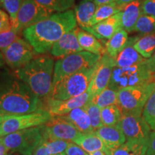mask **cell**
<instances>
[{
  "label": "cell",
  "mask_w": 155,
  "mask_h": 155,
  "mask_svg": "<svg viewBox=\"0 0 155 155\" xmlns=\"http://www.w3.org/2000/svg\"><path fill=\"white\" fill-rule=\"evenodd\" d=\"M84 108L91 120V123L94 131L104 126L101 117V108L91 101H89L84 106Z\"/></svg>",
  "instance_id": "836d02e7"
},
{
  "label": "cell",
  "mask_w": 155,
  "mask_h": 155,
  "mask_svg": "<svg viewBox=\"0 0 155 155\" xmlns=\"http://www.w3.org/2000/svg\"><path fill=\"white\" fill-rule=\"evenodd\" d=\"M42 142L50 155L65 152L71 143L70 141L65 140H46L44 138Z\"/></svg>",
  "instance_id": "e575fe53"
},
{
  "label": "cell",
  "mask_w": 155,
  "mask_h": 155,
  "mask_svg": "<svg viewBox=\"0 0 155 155\" xmlns=\"http://www.w3.org/2000/svg\"><path fill=\"white\" fill-rule=\"evenodd\" d=\"M5 65L16 71L34 59L35 54L32 46L25 39L19 38L9 47L2 50Z\"/></svg>",
  "instance_id": "8fae6325"
},
{
  "label": "cell",
  "mask_w": 155,
  "mask_h": 155,
  "mask_svg": "<svg viewBox=\"0 0 155 155\" xmlns=\"http://www.w3.org/2000/svg\"><path fill=\"white\" fill-rule=\"evenodd\" d=\"M138 38H129L127 46L114 59L115 67L128 68L142 63L144 58L134 48V43Z\"/></svg>",
  "instance_id": "44dd1931"
},
{
  "label": "cell",
  "mask_w": 155,
  "mask_h": 155,
  "mask_svg": "<svg viewBox=\"0 0 155 155\" xmlns=\"http://www.w3.org/2000/svg\"><path fill=\"white\" fill-rule=\"evenodd\" d=\"M96 65L65 78L54 85L49 98L65 101L81 96L88 91Z\"/></svg>",
  "instance_id": "5b68a950"
},
{
  "label": "cell",
  "mask_w": 155,
  "mask_h": 155,
  "mask_svg": "<svg viewBox=\"0 0 155 155\" xmlns=\"http://www.w3.org/2000/svg\"><path fill=\"white\" fill-rule=\"evenodd\" d=\"M155 90V82L120 89L117 93V105L123 114L141 116L143 109Z\"/></svg>",
  "instance_id": "277c9868"
},
{
  "label": "cell",
  "mask_w": 155,
  "mask_h": 155,
  "mask_svg": "<svg viewBox=\"0 0 155 155\" xmlns=\"http://www.w3.org/2000/svg\"><path fill=\"white\" fill-rule=\"evenodd\" d=\"M153 73L147 65L146 59L142 63L131 67H114L108 88L114 91L151 82Z\"/></svg>",
  "instance_id": "ba28073f"
},
{
  "label": "cell",
  "mask_w": 155,
  "mask_h": 155,
  "mask_svg": "<svg viewBox=\"0 0 155 155\" xmlns=\"http://www.w3.org/2000/svg\"><path fill=\"white\" fill-rule=\"evenodd\" d=\"M51 118V114L43 108L33 113L12 116L0 124V138L29 128L44 125Z\"/></svg>",
  "instance_id": "9c48e42d"
},
{
  "label": "cell",
  "mask_w": 155,
  "mask_h": 155,
  "mask_svg": "<svg viewBox=\"0 0 155 155\" xmlns=\"http://www.w3.org/2000/svg\"><path fill=\"white\" fill-rule=\"evenodd\" d=\"M91 98V96L88 91L81 96L65 101L48 98L45 99V107L44 109L49 112L52 116H64L75 108L84 107L90 101Z\"/></svg>",
  "instance_id": "9a60e30c"
},
{
  "label": "cell",
  "mask_w": 155,
  "mask_h": 155,
  "mask_svg": "<svg viewBox=\"0 0 155 155\" xmlns=\"http://www.w3.org/2000/svg\"><path fill=\"white\" fill-rule=\"evenodd\" d=\"M134 48L145 59L150 58L155 50V32L138 38Z\"/></svg>",
  "instance_id": "83f0119b"
},
{
  "label": "cell",
  "mask_w": 155,
  "mask_h": 155,
  "mask_svg": "<svg viewBox=\"0 0 155 155\" xmlns=\"http://www.w3.org/2000/svg\"><path fill=\"white\" fill-rule=\"evenodd\" d=\"M24 0H3L2 7L7 11L12 25L16 20L17 14Z\"/></svg>",
  "instance_id": "d590c367"
},
{
  "label": "cell",
  "mask_w": 155,
  "mask_h": 155,
  "mask_svg": "<svg viewBox=\"0 0 155 155\" xmlns=\"http://www.w3.org/2000/svg\"><path fill=\"white\" fill-rule=\"evenodd\" d=\"M114 67L115 61L114 58L107 54L101 56L97 63L96 71L88 89L91 97L108 88Z\"/></svg>",
  "instance_id": "4fadbf2b"
},
{
  "label": "cell",
  "mask_w": 155,
  "mask_h": 155,
  "mask_svg": "<svg viewBox=\"0 0 155 155\" xmlns=\"http://www.w3.org/2000/svg\"><path fill=\"white\" fill-rule=\"evenodd\" d=\"M40 99L8 68L0 67V111L22 115L41 109Z\"/></svg>",
  "instance_id": "6da1fadb"
},
{
  "label": "cell",
  "mask_w": 155,
  "mask_h": 155,
  "mask_svg": "<svg viewBox=\"0 0 155 155\" xmlns=\"http://www.w3.org/2000/svg\"><path fill=\"white\" fill-rule=\"evenodd\" d=\"M105 144L106 149L114 150L121 146L127 141L123 131L117 124L103 126L94 131Z\"/></svg>",
  "instance_id": "e0dca14e"
},
{
  "label": "cell",
  "mask_w": 155,
  "mask_h": 155,
  "mask_svg": "<svg viewBox=\"0 0 155 155\" xmlns=\"http://www.w3.org/2000/svg\"><path fill=\"white\" fill-rule=\"evenodd\" d=\"M142 14L155 17V0H143Z\"/></svg>",
  "instance_id": "f35d334b"
},
{
  "label": "cell",
  "mask_w": 155,
  "mask_h": 155,
  "mask_svg": "<svg viewBox=\"0 0 155 155\" xmlns=\"http://www.w3.org/2000/svg\"><path fill=\"white\" fill-rule=\"evenodd\" d=\"M12 30L9 16L7 12L0 9V33Z\"/></svg>",
  "instance_id": "74e56055"
},
{
  "label": "cell",
  "mask_w": 155,
  "mask_h": 155,
  "mask_svg": "<svg viewBox=\"0 0 155 155\" xmlns=\"http://www.w3.org/2000/svg\"><path fill=\"white\" fill-rule=\"evenodd\" d=\"M129 39L127 31L124 29L119 30L106 42V54L115 59L116 56L127 46Z\"/></svg>",
  "instance_id": "d4e9b609"
},
{
  "label": "cell",
  "mask_w": 155,
  "mask_h": 155,
  "mask_svg": "<svg viewBox=\"0 0 155 155\" xmlns=\"http://www.w3.org/2000/svg\"><path fill=\"white\" fill-rule=\"evenodd\" d=\"M101 117L104 126H114L122 117L121 108L118 105H111L101 109Z\"/></svg>",
  "instance_id": "f546056e"
},
{
  "label": "cell",
  "mask_w": 155,
  "mask_h": 155,
  "mask_svg": "<svg viewBox=\"0 0 155 155\" xmlns=\"http://www.w3.org/2000/svg\"><path fill=\"white\" fill-rule=\"evenodd\" d=\"M8 150L4 145L0 142V155H6L8 153Z\"/></svg>",
  "instance_id": "bcb514c9"
},
{
  "label": "cell",
  "mask_w": 155,
  "mask_h": 155,
  "mask_svg": "<svg viewBox=\"0 0 155 155\" xmlns=\"http://www.w3.org/2000/svg\"><path fill=\"white\" fill-rule=\"evenodd\" d=\"M141 116L150 129L155 131V90L145 104Z\"/></svg>",
  "instance_id": "d6a6232c"
},
{
  "label": "cell",
  "mask_w": 155,
  "mask_h": 155,
  "mask_svg": "<svg viewBox=\"0 0 155 155\" xmlns=\"http://www.w3.org/2000/svg\"><path fill=\"white\" fill-rule=\"evenodd\" d=\"M146 63H147V65H148L149 68H150V71L154 74L155 73V50L150 58L146 59Z\"/></svg>",
  "instance_id": "b9f144b4"
},
{
  "label": "cell",
  "mask_w": 155,
  "mask_h": 155,
  "mask_svg": "<svg viewBox=\"0 0 155 155\" xmlns=\"http://www.w3.org/2000/svg\"><path fill=\"white\" fill-rule=\"evenodd\" d=\"M117 125L123 131L127 141L149 139L150 127L142 116L123 114Z\"/></svg>",
  "instance_id": "5bb4252c"
},
{
  "label": "cell",
  "mask_w": 155,
  "mask_h": 155,
  "mask_svg": "<svg viewBox=\"0 0 155 155\" xmlns=\"http://www.w3.org/2000/svg\"><path fill=\"white\" fill-rule=\"evenodd\" d=\"M20 38L19 34L12 30L0 33V50H2Z\"/></svg>",
  "instance_id": "8d00e7d4"
},
{
  "label": "cell",
  "mask_w": 155,
  "mask_h": 155,
  "mask_svg": "<svg viewBox=\"0 0 155 155\" xmlns=\"http://www.w3.org/2000/svg\"><path fill=\"white\" fill-rule=\"evenodd\" d=\"M2 3H3V0H0V7H2Z\"/></svg>",
  "instance_id": "816d5d0a"
},
{
  "label": "cell",
  "mask_w": 155,
  "mask_h": 155,
  "mask_svg": "<svg viewBox=\"0 0 155 155\" xmlns=\"http://www.w3.org/2000/svg\"><path fill=\"white\" fill-rule=\"evenodd\" d=\"M54 155H65V153H61V154H54Z\"/></svg>",
  "instance_id": "f5cc1de1"
},
{
  "label": "cell",
  "mask_w": 155,
  "mask_h": 155,
  "mask_svg": "<svg viewBox=\"0 0 155 155\" xmlns=\"http://www.w3.org/2000/svg\"><path fill=\"white\" fill-rule=\"evenodd\" d=\"M70 122L61 116H52L44 124L43 138L46 140H65L74 142L81 134Z\"/></svg>",
  "instance_id": "7c38bea8"
},
{
  "label": "cell",
  "mask_w": 155,
  "mask_h": 155,
  "mask_svg": "<svg viewBox=\"0 0 155 155\" xmlns=\"http://www.w3.org/2000/svg\"><path fill=\"white\" fill-rule=\"evenodd\" d=\"M134 1H136V0H116V2L119 4V5L124 6L127 5V4L132 2Z\"/></svg>",
  "instance_id": "7dc6e473"
},
{
  "label": "cell",
  "mask_w": 155,
  "mask_h": 155,
  "mask_svg": "<svg viewBox=\"0 0 155 155\" xmlns=\"http://www.w3.org/2000/svg\"><path fill=\"white\" fill-rule=\"evenodd\" d=\"M134 31L140 34H152L155 32V17L142 14L135 25Z\"/></svg>",
  "instance_id": "1f68e13d"
},
{
  "label": "cell",
  "mask_w": 155,
  "mask_h": 155,
  "mask_svg": "<svg viewBox=\"0 0 155 155\" xmlns=\"http://www.w3.org/2000/svg\"><path fill=\"white\" fill-rule=\"evenodd\" d=\"M153 78H155V73L154 75H153Z\"/></svg>",
  "instance_id": "db71d44e"
},
{
  "label": "cell",
  "mask_w": 155,
  "mask_h": 155,
  "mask_svg": "<svg viewBox=\"0 0 155 155\" xmlns=\"http://www.w3.org/2000/svg\"><path fill=\"white\" fill-rule=\"evenodd\" d=\"M89 155H106V154L104 151H97V152H93L91 154H89Z\"/></svg>",
  "instance_id": "681fc988"
},
{
  "label": "cell",
  "mask_w": 155,
  "mask_h": 155,
  "mask_svg": "<svg viewBox=\"0 0 155 155\" xmlns=\"http://www.w3.org/2000/svg\"><path fill=\"white\" fill-rule=\"evenodd\" d=\"M53 14V12L40 5L35 0H24L16 20L12 25V30L19 34L25 29L48 18Z\"/></svg>",
  "instance_id": "30bf717a"
},
{
  "label": "cell",
  "mask_w": 155,
  "mask_h": 155,
  "mask_svg": "<svg viewBox=\"0 0 155 155\" xmlns=\"http://www.w3.org/2000/svg\"><path fill=\"white\" fill-rule=\"evenodd\" d=\"M146 155H155V131L150 133Z\"/></svg>",
  "instance_id": "60d3db41"
},
{
  "label": "cell",
  "mask_w": 155,
  "mask_h": 155,
  "mask_svg": "<svg viewBox=\"0 0 155 155\" xmlns=\"http://www.w3.org/2000/svg\"><path fill=\"white\" fill-rule=\"evenodd\" d=\"M2 66H5V60H4L2 53V51L0 50V67Z\"/></svg>",
  "instance_id": "c3c4849f"
},
{
  "label": "cell",
  "mask_w": 155,
  "mask_h": 155,
  "mask_svg": "<svg viewBox=\"0 0 155 155\" xmlns=\"http://www.w3.org/2000/svg\"><path fill=\"white\" fill-rule=\"evenodd\" d=\"M60 116L70 122L79 132L82 134L94 132L91 120L84 107L75 108L66 115Z\"/></svg>",
  "instance_id": "603a6c76"
},
{
  "label": "cell",
  "mask_w": 155,
  "mask_h": 155,
  "mask_svg": "<svg viewBox=\"0 0 155 155\" xmlns=\"http://www.w3.org/2000/svg\"><path fill=\"white\" fill-rule=\"evenodd\" d=\"M73 143L80 146L88 154L97 151H104L106 149L105 144L95 132L81 133Z\"/></svg>",
  "instance_id": "484cf974"
},
{
  "label": "cell",
  "mask_w": 155,
  "mask_h": 155,
  "mask_svg": "<svg viewBox=\"0 0 155 155\" xmlns=\"http://www.w3.org/2000/svg\"><path fill=\"white\" fill-rule=\"evenodd\" d=\"M6 155H20L19 154H17V153H12V152H8Z\"/></svg>",
  "instance_id": "f907efd6"
},
{
  "label": "cell",
  "mask_w": 155,
  "mask_h": 155,
  "mask_svg": "<svg viewBox=\"0 0 155 155\" xmlns=\"http://www.w3.org/2000/svg\"><path fill=\"white\" fill-rule=\"evenodd\" d=\"M94 2L96 3V6H99L105 5V4L114 2H116V0H94Z\"/></svg>",
  "instance_id": "ee69618b"
},
{
  "label": "cell",
  "mask_w": 155,
  "mask_h": 155,
  "mask_svg": "<svg viewBox=\"0 0 155 155\" xmlns=\"http://www.w3.org/2000/svg\"><path fill=\"white\" fill-rule=\"evenodd\" d=\"M143 0H136L122 7L121 19L122 29L127 32L134 31L135 25L141 15H142Z\"/></svg>",
  "instance_id": "ffe728a7"
},
{
  "label": "cell",
  "mask_w": 155,
  "mask_h": 155,
  "mask_svg": "<svg viewBox=\"0 0 155 155\" xmlns=\"http://www.w3.org/2000/svg\"><path fill=\"white\" fill-rule=\"evenodd\" d=\"M64 153L65 155H89L88 153L83 150L80 146L73 142L70 143L69 146Z\"/></svg>",
  "instance_id": "ab89813d"
},
{
  "label": "cell",
  "mask_w": 155,
  "mask_h": 155,
  "mask_svg": "<svg viewBox=\"0 0 155 155\" xmlns=\"http://www.w3.org/2000/svg\"><path fill=\"white\" fill-rule=\"evenodd\" d=\"M76 28L68 32L58 40L50 50L51 55L55 58H63L71 54L83 51L78 40V31Z\"/></svg>",
  "instance_id": "2e32d148"
},
{
  "label": "cell",
  "mask_w": 155,
  "mask_h": 155,
  "mask_svg": "<svg viewBox=\"0 0 155 155\" xmlns=\"http://www.w3.org/2000/svg\"><path fill=\"white\" fill-rule=\"evenodd\" d=\"M78 40L84 51L99 55L106 54L105 48L102 45L101 42L90 32L79 29L78 31Z\"/></svg>",
  "instance_id": "cb8c5ba5"
},
{
  "label": "cell",
  "mask_w": 155,
  "mask_h": 155,
  "mask_svg": "<svg viewBox=\"0 0 155 155\" xmlns=\"http://www.w3.org/2000/svg\"><path fill=\"white\" fill-rule=\"evenodd\" d=\"M32 155H50L49 152H48L47 149L45 147V145L42 144V142L40 143L38 148L35 151Z\"/></svg>",
  "instance_id": "7bdbcfd3"
},
{
  "label": "cell",
  "mask_w": 155,
  "mask_h": 155,
  "mask_svg": "<svg viewBox=\"0 0 155 155\" xmlns=\"http://www.w3.org/2000/svg\"><path fill=\"white\" fill-rule=\"evenodd\" d=\"M101 56L83 50L58 60L54 68L53 87L70 75L94 66L99 61Z\"/></svg>",
  "instance_id": "52a82bcc"
},
{
  "label": "cell",
  "mask_w": 155,
  "mask_h": 155,
  "mask_svg": "<svg viewBox=\"0 0 155 155\" xmlns=\"http://www.w3.org/2000/svg\"><path fill=\"white\" fill-rule=\"evenodd\" d=\"M97 6L94 0H81L74 8L77 24L83 30L91 33V21Z\"/></svg>",
  "instance_id": "ac0fdd59"
},
{
  "label": "cell",
  "mask_w": 155,
  "mask_h": 155,
  "mask_svg": "<svg viewBox=\"0 0 155 155\" xmlns=\"http://www.w3.org/2000/svg\"><path fill=\"white\" fill-rule=\"evenodd\" d=\"M12 116H15V115H8V114H4L3 112L0 111V124H1L2 123H3L5 120L8 119L9 118L12 117Z\"/></svg>",
  "instance_id": "f6af8a7d"
},
{
  "label": "cell",
  "mask_w": 155,
  "mask_h": 155,
  "mask_svg": "<svg viewBox=\"0 0 155 155\" xmlns=\"http://www.w3.org/2000/svg\"><path fill=\"white\" fill-rule=\"evenodd\" d=\"M55 63L50 56H39L14 72L40 99H47L53 90Z\"/></svg>",
  "instance_id": "3957f363"
},
{
  "label": "cell",
  "mask_w": 155,
  "mask_h": 155,
  "mask_svg": "<svg viewBox=\"0 0 155 155\" xmlns=\"http://www.w3.org/2000/svg\"><path fill=\"white\" fill-rule=\"evenodd\" d=\"M37 2L53 13L63 12L71 9L74 5L75 0H35Z\"/></svg>",
  "instance_id": "4dcf8cb0"
},
{
  "label": "cell",
  "mask_w": 155,
  "mask_h": 155,
  "mask_svg": "<svg viewBox=\"0 0 155 155\" xmlns=\"http://www.w3.org/2000/svg\"><path fill=\"white\" fill-rule=\"evenodd\" d=\"M117 93L116 91L107 88L99 94L92 96L90 101L101 109L111 105H117Z\"/></svg>",
  "instance_id": "f1b7e54d"
},
{
  "label": "cell",
  "mask_w": 155,
  "mask_h": 155,
  "mask_svg": "<svg viewBox=\"0 0 155 155\" xmlns=\"http://www.w3.org/2000/svg\"><path fill=\"white\" fill-rule=\"evenodd\" d=\"M149 139L127 141L124 144L114 149H105L106 155H146Z\"/></svg>",
  "instance_id": "7402d4cb"
},
{
  "label": "cell",
  "mask_w": 155,
  "mask_h": 155,
  "mask_svg": "<svg viewBox=\"0 0 155 155\" xmlns=\"http://www.w3.org/2000/svg\"><path fill=\"white\" fill-rule=\"evenodd\" d=\"M77 28L74 10L53 13L48 18L25 29L22 35L38 54L50 52L64 35Z\"/></svg>",
  "instance_id": "7a4b0ae2"
},
{
  "label": "cell",
  "mask_w": 155,
  "mask_h": 155,
  "mask_svg": "<svg viewBox=\"0 0 155 155\" xmlns=\"http://www.w3.org/2000/svg\"><path fill=\"white\" fill-rule=\"evenodd\" d=\"M44 125L29 128L0 138L9 152L32 155L43 139Z\"/></svg>",
  "instance_id": "8992f818"
},
{
  "label": "cell",
  "mask_w": 155,
  "mask_h": 155,
  "mask_svg": "<svg viewBox=\"0 0 155 155\" xmlns=\"http://www.w3.org/2000/svg\"><path fill=\"white\" fill-rule=\"evenodd\" d=\"M122 7L123 6L119 5L116 2L97 6L91 21V27L120 12L121 11Z\"/></svg>",
  "instance_id": "4316f807"
},
{
  "label": "cell",
  "mask_w": 155,
  "mask_h": 155,
  "mask_svg": "<svg viewBox=\"0 0 155 155\" xmlns=\"http://www.w3.org/2000/svg\"><path fill=\"white\" fill-rule=\"evenodd\" d=\"M122 29L121 12L106 20L91 27V34L98 39L109 40L114 34Z\"/></svg>",
  "instance_id": "d6986e66"
}]
</instances>
